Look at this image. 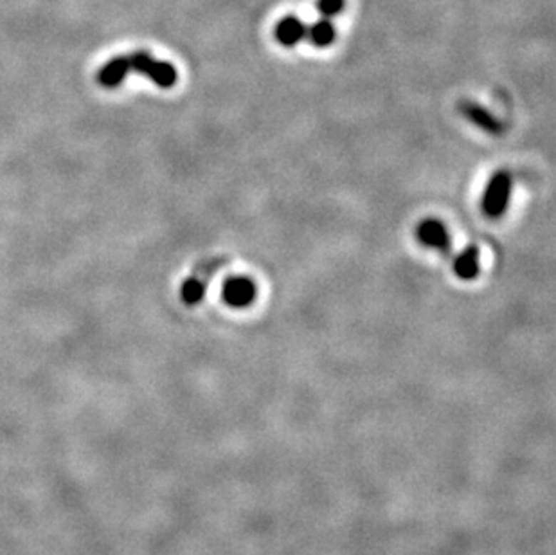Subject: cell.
<instances>
[{
    "label": "cell",
    "instance_id": "9c48e42d",
    "mask_svg": "<svg viewBox=\"0 0 556 555\" xmlns=\"http://www.w3.org/2000/svg\"><path fill=\"white\" fill-rule=\"evenodd\" d=\"M205 296V283L198 276L187 278L180 287V297L187 307H195Z\"/></svg>",
    "mask_w": 556,
    "mask_h": 555
},
{
    "label": "cell",
    "instance_id": "277c9868",
    "mask_svg": "<svg viewBox=\"0 0 556 555\" xmlns=\"http://www.w3.org/2000/svg\"><path fill=\"white\" fill-rule=\"evenodd\" d=\"M418 240L428 249L447 253L451 249V235H448L447 225L436 218H427L418 225Z\"/></svg>",
    "mask_w": 556,
    "mask_h": 555
},
{
    "label": "cell",
    "instance_id": "5b68a950",
    "mask_svg": "<svg viewBox=\"0 0 556 555\" xmlns=\"http://www.w3.org/2000/svg\"><path fill=\"white\" fill-rule=\"evenodd\" d=\"M461 112H463V116H465V118L468 119V121H472L473 125L479 126V128L486 130V132H488V133H493V136H497V133L503 132V125H500L499 119H497L495 116H493L490 111H486V108L479 107L477 103L463 101Z\"/></svg>",
    "mask_w": 556,
    "mask_h": 555
},
{
    "label": "cell",
    "instance_id": "8992f818",
    "mask_svg": "<svg viewBox=\"0 0 556 555\" xmlns=\"http://www.w3.org/2000/svg\"><path fill=\"white\" fill-rule=\"evenodd\" d=\"M276 40L284 47H294L307 36V26L297 16H284L276 26Z\"/></svg>",
    "mask_w": 556,
    "mask_h": 555
},
{
    "label": "cell",
    "instance_id": "52a82bcc",
    "mask_svg": "<svg viewBox=\"0 0 556 555\" xmlns=\"http://www.w3.org/2000/svg\"><path fill=\"white\" fill-rule=\"evenodd\" d=\"M479 249L475 245H468L463 253H459L458 258L454 260V273L459 280H475L479 276Z\"/></svg>",
    "mask_w": 556,
    "mask_h": 555
},
{
    "label": "cell",
    "instance_id": "ba28073f",
    "mask_svg": "<svg viewBox=\"0 0 556 555\" xmlns=\"http://www.w3.org/2000/svg\"><path fill=\"white\" fill-rule=\"evenodd\" d=\"M307 34L312 46L319 47V49L331 46V44L335 42V36H337L335 26L329 22V19H322L319 20V22H315L310 29H307Z\"/></svg>",
    "mask_w": 556,
    "mask_h": 555
},
{
    "label": "cell",
    "instance_id": "30bf717a",
    "mask_svg": "<svg viewBox=\"0 0 556 555\" xmlns=\"http://www.w3.org/2000/svg\"><path fill=\"white\" fill-rule=\"evenodd\" d=\"M346 0H317V9L324 19L337 16L339 13L344 11Z\"/></svg>",
    "mask_w": 556,
    "mask_h": 555
},
{
    "label": "cell",
    "instance_id": "7a4b0ae2",
    "mask_svg": "<svg viewBox=\"0 0 556 555\" xmlns=\"http://www.w3.org/2000/svg\"><path fill=\"white\" fill-rule=\"evenodd\" d=\"M511 188H513V180H511L510 171L500 170L493 173L483 193V198H480V210L486 217L500 218L506 213L508 205H510Z\"/></svg>",
    "mask_w": 556,
    "mask_h": 555
},
{
    "label": "cell",
    "instance_id": "6da1fadb",
    "mask_svg": "<svg viewBox=\"0 0 556 555\" xmlns=\"http://www.w3.org/2000/svg\"><path fill=\"white\" fill-rule=\"evenodd\" d=\"M130 71L143 74L148 80L159 85L160 88L175 87L178 80V73L173 65L168 63V61L155 60L152 54L139 51V53L128 54V56H115L114 60L103 65L101 71L98 73V81L103 87L115 88L126 80Z\"/></svg>",
    "mask_w": 556,
    "mask_h": 555
},
{
    "label": "cell",
    "instance_id": "3957f363",
    "mask_svg": "<svg viewBox=\"0 0 556 555\" xmlns=\"http://www.w3.org/2000/svg\"><path fill=\"white\" fill-rule=\"evenodd\" d=\"M257 287L247 276H232L222 287V297L231 308H249L256 301Z\"/></svg>",
    "mask_w": 556,
    "mask_h": 555
}]
</instances>
